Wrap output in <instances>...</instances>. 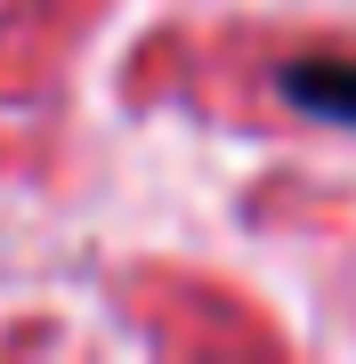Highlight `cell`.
Returning <instances> with one entry per match:
<instances>
[{
  "instance_id": "6da1fadb",
  "label": "cell",
  "mask_w": 356,
  "mask_h": 364,
  "mask_svg": "<svg viewBox=\"0 0 356 364\" xmlns=\"http://www.w3.org/2000/svg\"><path fill=\"white\" fill-rule=\"evenodd\" d=\"M276 90L316 122H356V65L348 57H291L276 73Z\"/></svg>"
}]
</instances>
